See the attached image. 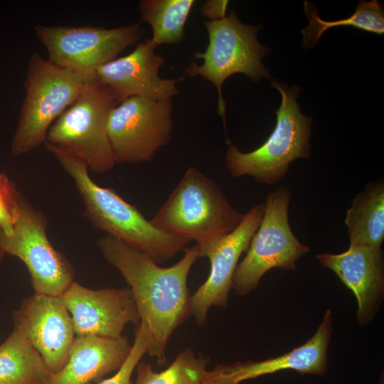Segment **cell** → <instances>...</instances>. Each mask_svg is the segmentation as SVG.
<instances>
[{"label": "cell", "instance_id": "8fae6325", "mask_svg": "<svg viewBox=\"0 0 384 384\" xmlns=\"http://www.w3.org/2000/svg\"><path fill=\"white\" fill-rule=\"evenodd\" d=\"M47 225L44 214L24 197L11 233H0V247L5 254L16 256L24 262L35 293L62 296L73 282L74 270L65 255L49 241Z\"/></svg>", "mask_w": 384, "mask_h": 384}, {"label": "cell", "instance_id": "cb8c5ba5", "mask_svg": "<svg viewBox=\"0 0 384 384\" xmlns=\"http://www.w3.org/2000/svg\"><path fill=\"white\" fill-rule=\"evenodd\" d=\"M24 196L15 183L4 173H0V233H11L20 213Z\"/></svg>", "mask_w": 384, "mask_h": 384}, {"label": "cell", "instance_id": "277c9868", "mask_svg": "<svg viewBox=\"0 0 384 384\" xmlns=\"http://www.w3.org/2000/svg\"><path fill=\"white\" fill-rule=\"evenodd\" d=\"M271 85L282 96L274 130L260 146L250 152L241 151L229 141L225 158L226 169L233 176H250L267 185L283 178L294 160L309 156L312 121L300 112L298 87H289L275 80Z\"/></svg>", "mask_w": 384, "mask_h": 384}, {"label": "cell", "instance_id": "7a4b0ae2", "mask_svg": "<svg viewBox=\"0 0 384 384\" xmlns=\"http://www.w3.org/2000/svg\"><path fill=\"white\" fill-rule=\"evenodd\" d=\"M46 146L73 179L84 203V215L96 228L146 254L157 264L171 260L191 242L156 228L113 189L95 183L82 160L46 143Z\"/></svg>", "mask_w": 384, "mask_h": 384}, {"label": "cell", "instance_id": "9c48e42d", "mask_svg": "<svg viewBox=\"0 0 384 384\" xmlns=\"http://www.w3.org/2000/svg\"><path fill=\"white\" fill-rule=\"evenodd\" d=\"M33 29L50 62L89 78L95 77L98 67L115 59L144 35L139 23L113 28L37 24Z\"/></svg>", "mask_w": 384, "mask_h": 384}, {"label": "cell", "instance_id": "5bb4252c", "mask_svg": "<svg viewBox=\"0 0 384 384\" xmlns=\"http://www.w3.org/2000/svg\"><path fill=\"white\" fill-rule=\"evenodd\" d=\"M264 213V203L253 206L231 233L214 244L207 252L210 271L206 282L191 297V314L198 325L206 323L212 306L225 308L234 272L242 253L249 247Z\"/></svg>", "mask_w": 384, "mask_h": 384}, {"label": "cell", "instance_id": "6da1fadb", "mask_svg": "<svg viewBox=\"0 0 384 384\" xmlns=\"http://www.w3.org/2000/svg\"><path fill=\"white\" fill-rule=\"evenodd\" d=\"M97 245L132 292L140 323L149 331L146 353L156 358L158 366L164 365L170 337L191 314L187 279L199 257L196 246L186 247L175 265L162 267L146 254L110 235L100 238Z\"/></svg>", "mask_w": 384, "mask_h": 384}, {"label": "cell", "instance_id": "8992f818", "mask_svg": "<svg viewBox=\"0 0 384 384\" xmlns=\"http://www.w3.org/2000/svg\"><path fill=\"white\" fill-rule=\"evenodd\" d=\"M117 104L108 88L94 77L50 127L45 143L82 160L91 171L111 170L116 163L108 122Z\"/></svg>", "mask_w": 384, "mask_h": 384}, {"label": "cell", "instance_id": "52a82bcc", "mask_svg": "<svg viewBox=\"0 0 384 384\" xmlns=\"http://www.w3.org/2000/svg\"><path fill=\"white\" fill-rule=\"evenodd\" d=\"M204 25L208 44L203 52L194 55L203 63L192 62L186 67L185 75L201 76L215 85L218 96L217 112L226 129V107L222 94L225 80L235 73H242L254 82L270 78L268 69L261 61L270 50L257 38L261 27L242 23L234 11L222 19L206 21Z\"/></svg>", "mask_w": 384, "mask_h": 384}, {"label": "cell", "instance_id": "d6986e66", "mask_svg": "<svg viewBox=\"0 0 384 384\" xmlns=\"http://www.w3.org/2000/svg\"><path fill=\"white\" fill-rule=\"evenodd\" d=\"M345 224L350 244L381 247L384 239V182L379 179L366 185L353 199Z\"/></svg>", "mask_w": 384, "mask_h": 384}, {"label": "cell", "instance_id": "e0dca14e", "mask_svg": "<svg viewBox=\"0 0 384 384\" xmlns=\"http://www.w3.org/2000/svg\"><path fill=\"white\" fill-rule=\"evenodd\" d=\"M320 265L332 270L357 299V319L367 325L376 314L384 294V262L381 247L350 244L341 253L318 254Z\"/></svg>", "mask_w": 384, "mask_h": 384}, {"label": "cell", "instance_id": "7c38bea8", "mask_svg": "<svg viewBox=\"0 0 384 384\" xmlns=\"http://www.w3.org/2000/svg\"><path fill=\"white\" fill-rule=\"evenodd\" d=\"M13 321L14 329L40 354L50 373L60 371L76 336L62 297L34 293L14 311Z\"/></svg>", "mask_w": 384, "mask_h": 384}, {"label": "cell", "instance_id": "7402d4cb", "mask_svg": "<svg viewBox=\"0 0 384 384\" xmlns=\"http://www.w3.org/2000/svg\"><path fill=\"white\" fill-rule=\"evenodd\" d=\"M304 6L309 19V25L301 31L302 43L306 48H314L325 31L339 26H351L378 35L384 33L383 9L377 0L360 1L355 12L348 18L330 21L319 17L316 7L312 3L305 1Z\"/></svg>", "mask_w": 384, "mask_h": 384}, {"label": "cell", "instance_id": "d4e9b609", "mask_svg": "<svg viewBox=\"0 0 384 384\" xmlns=\"http://www.w3.org/2000/svg\"><path fill=\"white\" fill-rule=\"evenodd\" d=\"M149 341V331L140 323L135 330L134 343L124 363L115 375L97 384H134L131 380L132 373L142 357L146 353Z\"/></svg>", "mask_w": 384, "mask_h": 384}, {"label": "cell", "instance_id": "ffe728a7", "mask_svg": "<svg viewBox=\"0 0 384 384\" xmlns=\"http://www.w3.org/2000/svg\"><path fill=\"white\" fill-rule=\"evenodd\" d=\"M50 375L40 354L14 329L0 345V384H46Z\"/></svg>", "mask_w": 384, "mask_h": 384}, {"label": "cell", "instance_id": "603a6c76", "mask_svg": "<svg viewBox=\"0 0 384 384\" xmlns=\"http://www.w3.org/2000/svg\"><path fill=\"white\" fill-rule=\"evenodd\" d=\"M208 358L197 356L191 347L180 352L165 370L156 372L150 363L139 362L136 366L134 384H203Z\"/></svg>", "mask_w": 384, "mask_h": 384}, {"label": "cell", "instance_id": "9a60e30c", "mask_svg": "<svg viewBox=\"0 0 384 384\" xmlns=\"http://www.w3.org/2000/svg\"><path fill=\"white\" fill-rule=\"evenodd\" d=\"M151 38L137 44L128 55L115 58L95 72V79L108 88L117 103L139 96L153 100L171 98L178 92L177 83L184 75L176 79L162 78L159 73L164 64L161 55L155 53Z\"/></svg>", "mask_w": 384, "mask_h": 384}, {"label": "cell", "instance_id": "44dd1931", "mask_svg": "<svg viewBox=\"0 0 384 384\" xmlns=\"http://www.w3.org/2000/svg\"><path fill=\"white\" fill-rule=\"evenodd\" d=\"M195 2L194 0H142L139 2L141 18L150 25L151 41L156 48L183 41L184 26Z\"/></svg>", "mask_w": 384, "mask_h": 384}, {"label": "cell", "instance_id": "ac0fdd59", "mask_svg": "<svg viewBox=\"0 0 384 384\" xmlns=\"http://www.w3.org/2000/svg\"><path fill=\"white\" fill-rule=\"evenodd\" d=\"M132 346L127 337L76 336L68 359L58 372L50 374L46 384H89L119 370Z\"/></svg>", "mask_w": 384, "mask_h": 384}, {"label": "cell", "instance_id": "3957f363", "mask_svg": "<svg viewBox=\"0 0 384 384\" xmlns=\"http://www.w3.org/2000/svg\"><path fill=\"white\" fill-rule=\"evenodd\" d=\"M244 215L231 206L214 181L191 166L150 222L195 241L200 257L233 231Z\"/></svg>", "mask_w": 384, "mask_h": 384}, {"label": "cell", "instance_id": "4316f807", "mask_svg": "<svg viewBox=\"0 0 384 384\" xmlns=\"http://www.w3.org/2000/svg\"><path fill=\"white\" fill-rule=\"evenodd\" d=\"M4 255H5V253L4 252V251L2 250V249L0 247V261L3 260V258L4 257Z\"/></svg>", "mask_w": 384, "mask_h": 384}, {"label": "cell", "instance_id": "ba28073f", "mask_svg": "<svg viewBox=\"0 0 384 384\" xmlns=\"http://www.w3.org/2000/svg\"><path fill=\"white\" fill-rule=\"evenodd\" d=\"M290 200L291 192L284 186L267 195L260 224L233 277L231 288L238 294L244 296L255 289L262 276L272 268L294 270L297 261L309 251L290 228Z\"/></svg>", "mask_w": 384, "mask_h": 384}, {"label": "cell", "instance_id": "5b68a950", "mask_svg": "<svg viewBox=\"0 0 384 384\" xmlns=\"http://www.w3.org/2000/svg\"><path fill=\"white\" fill-rule=\"evenodd\" d=\"M92 78L32 54L23 82L25 97L11 142L12 153L23 155L44 143L50 124L76 100Z\"/></svg>", "mask_w": 384, "mask_h": 384}, {"label": "cell", "instance_id": "484cf974", "mask_svg": "<svg viewBox=\"0 0 384 384\" xmlns=\"http://www.w3.org/2000/svg\"><path fill=\"white\" fill-rule=\"evenodd\" d=\"M228 1L208 0L201 7L202 15L208 18V21H217L225 17Z\"/></svg>", "mask_w": 384, "mask_h": 384}, {"label": "cell", "instance_id": "30bf717a", "mask_svg": "<svg viewBox=\"0 0 384 384\" xmlns=\"http://www.w3.org/2000/svg\"><path fill=\"white\" fill-rule=\"evenodd\" d=\"M172 111L171 98L132 96L116 105L108 122V137L115 163L151 161L170 142Z\"/></svg>", "mask_w": 384, "mask_h": 384}, {"label": "cell", "instance_id": "4fadbf2b", "mask_svg": "<svg viewBox=\"0 0 384 384\" xmlns=\"http://www.w3.org/2000/svg\"><path fill=\"white\" fill-rule=\"evenodd\" d=\"M76 336L118 338L125 326L140 318L130 288L92 289L73 282L62 294Z\"/></svg>", "mask_w": 384, "mask_h": 384}, {"label": "cell", "instance_id": "2e32d148", "mask_svg": "<svg viewBox=\"0 0 384 384\" xmlns=\"http://www.w3.org/2000/svg\"><path fill=\"white\" fill-rule=\"evenodd\" d=\"M331 334V311L328 309L316 333L303 345L282 356L261 361L219 365L206 371L203 383L239 384L284 370H293L302 375H321L327 368V349Z\"/></svg>", "mask_w": 384, "mask_h": 384}]
</instances>
